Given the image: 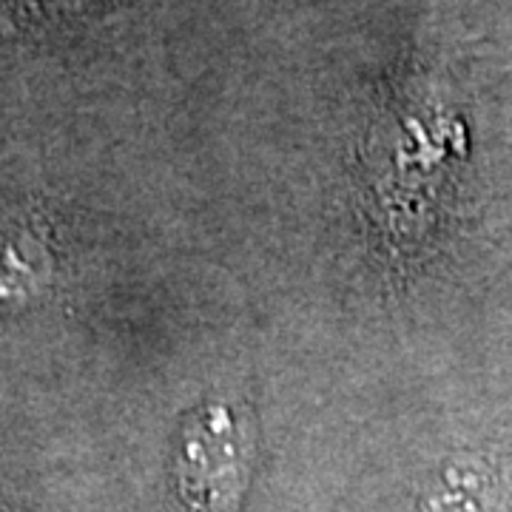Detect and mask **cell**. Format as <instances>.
Returning a JSON list of instances; mask_svg holds the SVG:
<instances>
[{
    "instance_id": "cell-1",
    "label": "cell",
    "mask_w": 512,
    "mask_h": 512,
    "mask_svg": "<svg viewBox=\"0 0 512 512\" xmlns=\"http://www.w3.org/2000/svg\"><path fill=\"white\" fill-rule=\"evenodd\" d=\"M256 430L231 402H211L183 424L174 481L185 512H239L251 484Z\"/></svg>"
},
{
    "instance_id": "cell-2",
    "label": "cell",
    "mask_w": 512,
    "mask_h": 512,
    "mask_svg": "<svg viewBox=\"0 0 512 512\" xmlns=\"http://www.w3.org/2000/svg\"><path fill=\"white\" fill-rule=\"evenodd\" d=\"M493 481L473 464H453L444 470L424 498V512H490Z\"/></svg>"
}]
</instances>
